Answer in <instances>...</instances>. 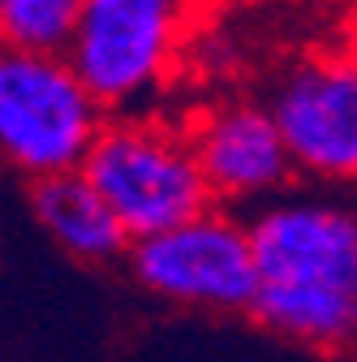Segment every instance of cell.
<instances>
[{
	"mask_svg": "<svg viewBox=\"0 0 357 362\" xmlns=\"http://www.w3.org/2000/svg\"><path fill=\"white\" fill-rule=\"evenodd\" d=\"M258 289L250 320L297 349H344L357 302V207L276 194L250 216Z\"/></svg>",
	"mask_w": 357,
	"mask_h": 362,
	"instance_id": "1",
	"label": "cell"
},
{
	"mask_svg": "<svg viewBox=\"0 0 357 362\" xmlns=\"http://www.w3.org/2000/svg\"><path fill=\"white\" fill-rule=\"evenodd\" d=\"M108 108L65 52L0 43V164L39 181L82 168Z\"/></svg>",
	"mask_w": 357,
	"mask_h": 362,
	"instance_id": "2",
	"label": "cell"
},
{
	"mask_svg": "<svg viewBox=\"0 0 357 362\" xmlns=\"http://www.w3.org/2000/svg\"><path fill=\"white\" fill-rule=\"evenodd\" d=\"M82 173L112 203L129 238L172 229L215 203L190 134L147 112H108Z\"/></svg>",
	"mask_w": 357,
	"mask_h": 362,
	"instance_id": "3",
	"label": "cell"
},
{
	"mask_svg": "<svg viewBox=\"0 0 357 362\" xmlns=\"http://www.w3.org/2000/svg\"><path fill=\"white\" fill-rule=\"evenodd\" d=\"M129 276L159 302L211 310V315H250L258 289V263L250 224H241L224 203H211L172 229L133 238Z\"/></svg>",
	"mask_w": 357,
	"mask_h": 362,
	"instance_id": "4",
	"label": "cell"
},
{
	"mask_svg": "<svg viewBox=\"0 0 357 362\" xmlns=\"http://www.w3.org/2000/svg\"><path fill=\"white\" fill-rule=\"evenodd\" d=\"M190 0H82L69 65L108 112H138L176 65Z\"/></svg>",
	"mask_w": 357,
	"mask_h": 362,
	"instance_id": "5",
	"label": "cell"
},
{
	"mask_svg": "<svg viewBox=\"0 0 357 362\" xmlns=\"http://www.w3.org/2000/svg\"><path fill=\"white\" fill-rule=\"evenodd\" d=\"M280 134L301 177L353 186L357 181V43L310 52L289 65L272 95Z\"/></svg>",
	"mask_w": 357,
	"mask_h": 362,
	"instance_id": "6",
	"label": "cell"
},
{
	"mask_svg": "<svg viewBox=\"0 0 357 362\" xmlns=\"http://www.w3.org/2000/svg\"><path fill=\"white\" fill-rule=\"evenodd\" d=\"M186 134L207 173L211 199L224 207L276 199L297 173L272 104L254 100L211 104L190 121Z\"/></svg>",
	"mask_w": 357,
	"mask_h": 362,
	"instance_id": "7",
	"label": "cell"
},
{
	"mask_svg": "<svg viewBox=\"0 0 357 362\" xmlns=\"http://www.w3.org/2000/svg\"><path fill=\"white\" fill-rule=\"evenodd\" d=\"M30 211L56 250L86 267H108L129 255L133 238L82 168H65L30 181Z\"/></svg>",
	"mask_w": 357,
	"mask_h": 362,
	"instance_id": "8",
	"label": "cell"
},
{
	"mask_svg": "<svg viewBox=\"0 0 357 362\" xmlns=\"http://www.w3.org/2000/svg\"><path fill=\"white\" fill-rule=\"evenodd\" d=\"M82 0H0V43L65 52Z\"/></svg>",
	"mask_w": 357,
	"mask_h": 362,
	"instance_id": "9",
	"label": "cell"
},
{
	"mask_svg": "<svg viewBox=\"0 0 357 362\" xmlns=\"http://www.w3.org/2000/svg\"><path fill=\"white\" fill-rule=\"evenodd\" d=\"M353 358H357V302H353V324H349V345H344Z\"/></svg>",
	"mask_w": 357,
	"mask_h": 362,
	"instance_id": "10",
	"label": "cell"
}]
</instances>
